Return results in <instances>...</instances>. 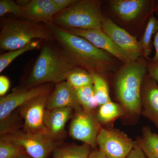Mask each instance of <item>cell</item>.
<instances>
[{
	"label": "cell",
	"instance_id": "11",
	"mask_svg": "<svg viewBox=\"0 0 158 158\" xmlns=\"http://www.w3.org/2000/svg\"><path fill=\"white\" fill-rule=\"evenodd\" d=\"M50 94L37 97L18 109L23 119V131L48 134L44 119Z\"/></svg>",
	"mask_w": 158,
	"mask_h": 158
},
{
	"label": "cell",
	"instance_id": "30",
	"mask_svg": "<svg viewBox=\"0 0 158 158\" xmlns=\"http://www.w3.org/2000/svg\"><path fill=\"white\" fill-rule=\"evenodd\" d=\"M146 155L144 153L141 148L140 147L137 141L131 152L126 158H146Z\"/></svg>",
	"mask_w": 158,
	"mask_h": 158
},
{
	"label": "cell",
	"instance_id": "33",
	"mask_svg": "<svg viewBox=\"0 0 158 158\" xmlns=\"http://www.w3.org/2000/svg\"><path fill=\"white\" fill-rule=\"evenodd\" d=\"M155 13H156L158 17V11L155 12ZM154 45L155 48L156 52L154 56L153 57L152 60L155 61V60H158V32L155 36Z\"/></svg>",
	"mask_w": 158,
	"mask_h": 158
},
{
	"label": "cell",
	"instance_id": "19",
	"mask_svg": "<svg viewBox=\"0 0 158 158\" xmlns=\"http://www.w3.org/2000/svg\"><path fill=\"white\" fill-rule=\"evenodd\" d=\"M125 115V111L121 105L111 100L100 106L96 116L100 124H105Z\"/></svg>",
	"mask_w": 158,
	"mask_h": 158
},
{
	"label": "cell",
	"instance_id": "9",
	"mask_svg": "<svg viewBox=\"0 0 158 158\" xmlns=\"http://www.w3.org/2000/svg\"><path fill=\"white\" fill-rule=\"evenodd\" d=\"M102 30L127 55L131 61L143 57L140 42L110 18L102 16Z\"/></svg>",
	"mask_w": 158,
	"mask_h": 158
},
{
	"label": "cell",
	"instance_id": "24",
	"mask_svg": "<svg viewBox=\"0 0 158 158\" xmlns=\"http://www.w3.org/2000/svg\"><path fill=\"white\" fill-rule=\"evenodd\" d=\"M66 81L74 89L93 85V78L91 73L80 67H76L73 69L69 74Z\"/></svg>",
	"mask_w": 158,
	"mask_h": 158
},
{
	"label": "cell",
	"instance_id": "3",
	"mask_svg": "<svg viewBox=\"0 0 158 158\" xmlns=\"http://www.w3.org/2000/svg\"><path fill=\"white\" fill-rule=\"evenodd\" d=\"M76 67L59 47L46 44L35 61L25 88L46 84L57 85L65 81L69 74Z\"/></svg>",
	"mask_w": 158,
	"mask_h": 158
},
{
	"label": "cell",
	"instance_id": "8",
	"mask_svg": "<svg viewBox=\"0 0 158 158\" xmlns=\"http://www.w3.org/2000/svg\"><path fill=\"white\" fill-rule=\"evenodd\" d=\"M93 112L82 110L76 112L69 127V135L92 148L96 147L97 138L101 127Z\"/></svg>",
	"mask_w": 158,
	"mask_h": 158
},
{
	"label": "cell",
	"instance_id": "16",
	"mask_svg": "<svg viewBox=\"0 0 158 158\" xmlns=\"http://www.w3.org/2000/svg\"><path fill=\"white\" fill-rule=\"evenodd\" d=\"M110 3L114 13L126 22L133 21L143 11L153 9L156 5L147 0H113Z\"/></svg>",
	"mask_w": 158,
	"mask_h": 158
},
{
	"label": "cell",
	"instance_id": "1",
	"mask_svg": "<svg viewBox=\"0 0 158 158\" xmlns=\"http://www.w3.org/2000/svg\"><path fill=\"white\" fill-rule=\"evenodd\" d=\"M63 53L77 67L90 73L106 74L115 69L113 57L109 53L98 48L79 36L62 28L53 22L46 24Z\"/></svg>",
	"mask_w": 158,
	"mask_h": 158
},
{
	"label": "cell",
	"instance_id": "21",
	"mask_svg": "<svg viewBox=\"0 0 158 158\" xmlns=\"http://www.w3.org/2000/svg\"><path fill=\"white\" fill-rule=\"evenodd\" d=\"M158 32V19L152 12L149 18L144 30V34L139 42L143 52V57L148 58L152 52V41L154 35Z\"/></svg>",
	"mask_w": 158,
	"mask_h": 158
},
{
	"label": "cell",
	"instance_id": "7",
	"mask_svg": "<svg viewBox=\"0 0 158 158\" xmlns=\"http://www.w3.org/2000/svg\"><path fill=\"white\" fill-rule=\"evenodd\" d=\"M135 144L123 131L101 128L97 138L99 149L108 158H126Z\"/></svg>",
	"mask_w": 158,
	"mask_h": 158
},
{
	"label": "cell",
	"instance_id": "34",
	"mask_svg": "<svg viewBox=\"0 0 158 158\" xmlns=\"http://www.w3.org/2000/svg\"><path fill=\"white\" fill-rule=\"evenodd\" d=\"M89 158H108L99 150L92 151Z\"/></svg>",
	"mask_w": 158,
	"mask_h": 158
},
{
	"label": "cell",
	"instance_id": "27",
	"mask_svg": "<svg viewBox=\"0 0 158 158\" xmlns=\"http://www.w3.org/2000/svg\"><path fill=\"white\" fill-rule=\"evenodd\" d=\"M26 153L21 146L0 140V158H16Z\"/></svg>",
	"mask_w": 158,
	"mask_h": 158
},
{
	"label": "cell",
	"instance_id": "29",
	"mask_svg": "<svg viewBox=\"0 0 158 158\" xmlns=\"http://www.w3.org/2000/svg\"><path fill=\"white\" fill-rule=\"evenodd\" d=\"M148 74L158 84V60L148 62Z\"/></svg>",
	"mask_w": 158,
	"mask_h": 158
},
{
	"label": "cell",
	"instance_id": "14",
	"mask_svg": "<svg viewBox=\"0 0 158 158\" xmlns=\"http://www.w3.org/2000/svg\"><path fill=\"white\" fill-rule=\"evenodd\" d=\"M142 114L158 128V84L147 73L141 92Z\"/></svg>",
	"mask_w": 158,
	"mask_h": 158
},
{
	"label": "cell",
	"instance_id": "6",
	"mask_svg": "<svg viewBox=\"0 0 158 158\" xmlns=\"http://www.w3.org/2000/svg\"><path fill=\"white\" fill-rule=\"evenodd\" d=\"M1 139L21 146L32 158H48L59 144L46 133L28 132L23 130L1 136Z\"/></svg>",
	"mask_w": 158,
	"mask_h": 158
},
{
	"label": "cell",
	"instance_id": "2",
	"mask_svg": "<svg viewBox=\"0 0 158 158\" xmlns=\"http://www.w3.org/2000/svg\"><path fill=\"white\" fill-rule=\"evenodd\" d=\"M145 59L142 57L123 64L115 76L114 88L116 98L126 115L128 116H138L141 112V89L148 73V62Z\"/></svg>",
	"mask_w": 158,
	"mask_h": 158
},
{
	"label": "cell",
	"instance_id": "25",
	"mask_svg": "<svg viewBox=\"0 0 158 158\" xmlns=\"http://www.w3.org/2000/svg\"><path fill=\"white\" fill-rule=\"evenodd\" d=\"M75 89L83 110L87 112H93L94 109L99 106L94 94L93 85Z\"/></svg>",
	"mask_w": 158,
	"mask_h": 158
},
{
	"label": "cell",
	"instance_id": "26",
	"mask_svg": "<svg viewBox=\"0 0 158 158\" xmlns=\"http://www.w3.org/2000/svg\"><path fill=\"white\" fill-rule=\"evenodd\" d=\"M21 118L22 117L19 111L16 113L14 111L6 118L0 120L1 136L14 132L20 130L21 128H23V123L21 121Z\"/></svg>",
	"mask_w": 158,
	"mask_h": 158
},
{
	"label": "cell",
	"instance_id": "36",
	"mask_svg": "<svg viewBox=\"0 0 158 158\" xmlns=\"http://www.w3.org/2000/svg\"><path fill=\"white\" fill-rule=\"evenodd\" d=\"M16 158H32L31 157L29 156L27 153L23 155L19 156Z\"/></svg>",
	"mask_w": 158,
	"mask_h": 158
},
{
	"label": "cell",
	"instance_id": "17",
	"mask_svg": "<svg viewBox=\"0 0 158 158\" xmlns=\"http://www.w3.org/2000/svg\"><path fill=\"white\" fill-rule=\"evenodd\" d=\"M59 12L52 0H32L24 7L21 19L47 24L52 22L54 16Z\"/></svg>",
	"mask_w": 158,
	"mask_h": 158
},
{
	"label": "cell",
	"instance_id": "10",
	"mask_svg": "<svg viewBox=\"0 0 158 158\" xmlns=\"http://www.w3.org/2000/svg\"><path fill=\"white\" fill-rule=\"evenodd\" d=\"M51 84H44L31 88L15 89L10 94L0 98V120L5 119L15 110L37 97L50 94Z\"/></svg>",
	"mask_w": 158,
	"mask_h": 158
},
{
	"label": "cell",
	"instance_id": "5",
	"mask_svg": "<svg viewBox=\"0 0 158 158\" xmlns=\"http://www.w3.org/2000/svg\"><path fill=\"white\" fill-rule=\"evenodd\" d=\"M101 4L98 0H77L55 15L52 22L64 29L102 30Z\"/></svg>",
	"mask_w": 158,
	"mask_h": 158
},
{
	"label": "cell",
	"instance_id": "37",
	"mask_svg": "<svg viewBox=\"0 0 158 158\" xmlns=\"http://www.w3.org/2000/svg\"><path fill=\"white\" fill-rule=\"evenodd\" d=\"M157 11H158V2L156 4L154 8L153 9V12L154 13L157 12Z\"/></svg>",
	"mask_w": 158,
	"mask_h": 158
},
{
	"label": "cell",
	"instance_id": "20",
	"mask_svg": "<svg viewBox=\"0 0 158 158\" xmlns=\"http://www.w3.org/2000/svg\"><path fill=\"white\" fill-rule=\"evenodd\" d=\"M92 148L84 144L57 147L52 153L53 158H89Z\"/></svg>",
	"mask_w": 158,
	"mask_h": 158
},
{
	"label": "cell",
	"instance_id": "18",
	"mask_svg": "<svg viewBox=\"0 0 158 158\" xmlns=\"http://www.w3.org/2000/svg\"><path fill=\"white\" fill-rule=\"evenodd\" d=\"M136 141L147 158H158V134L152 132L149 126L142 128L141 137Z\"/></svg>",
	"mask_w": 158,
	"mask_h": 158
},
{
	"label": "cell",
	"instance_id": "23",
	"mask_svg": "<svg viewBox=\"0 0 158 158\" xmlns=\"http://www.w3.org/2000/svg\"><path fill=\"white\" fill-rule=\"evenodd\" d=\"M34 40L22 48L10 51L0 56V72H2L13 61L20 55L26 52L37 49L40 48L41 41Z\"/></svg>",
	"mask_w": 158,
	"mask_h": 158
},
{
	"label": "cell",
	"instance_id": "12",
	"mask_svg": "<svg viewBox=\"0 0 158 158\" xmlns=\"http://www.w3.org/2000/svg\"><path fill=\"white\" fill-rule=\"evenodd\" d=\"M65 30L87 40L98 48L109 53L123 64L131 62L127 55L102 30H83L73 28Z\"/></svg>",
	"mask_w": 158,
	"mask_h": 158
},
{
	"label": "cell",
	"instance_id": "32",
	"mask_svg": "<svg viewBox=\"0 0 158 158\" xmlns=\"http://www.w3.org/2000/svg\"><path fill=\"white\" fill-rule=\"evenodd\" d=\"M10 87V81L8 78L5 76H0V95L5 96Z\"/></svg>",
	"mask_w": 158,
	"mask_h": 158
},
{
	"label": "cell",
	"instance_id": "13",
	"mask_svg": "<svg viewBox=\"0 0 158 158\" xmlns=\"http://www.w3.org/2000/svg\"><path fill=\"white\" fill-rule=\"evenodd\" d=\"M70 108L76 112L83 110L77 97L75 89L66 81L56 85L49 94L46 110Z\"/></svg>",
	"mask_w": 158,
	"mask_h": 158
},
{
	"label": "cell",
	"instance_id": "4",
	"mask_svg": "<svg viewBox=\"0 0 158 158\" xmlns=\"http://www.w3.org/2000/svg\"><path fill=\"white\" fill-rule=\"evenodd\" d=\"M0 48L12 51L23 47L35 39L52 41L54 37L47 26L17 19H6L2 23Z\"/></svg>",
	"mask_w": 158,
	"mask_h": 158
},
{
	"label": "cell",
	"instance_id": "15",
	"mask_svg": "<svg viewBox=\"0 0 158 158\" xmlns=\"http://www.w3.org/2000/svg\"><path fill=\"white\" fill-rule=\"evenodd\" d=\"M74 110L70 108L46 110L44 123L49 136L59 142L65 134V125L73 116Z\"/></svg>",
	"mask_w": 158,
	"mask_h": 158
},
{
	"label": "cell",
	"instance_id": "28",
	"mask_svg": "<svg viewBox=\"0 0 158 158\" xmlns=\"http://www.w3.org/2000/svg\"><path fill=\"white\" fill-rule=\"evenodd\" d=\"M24 7H21L11 0L0 1V16L2 17L7 13L12 14L21 19L23 15Z\"/></svg>",
	"mask_w": 158,
	"mask_h": 158
},
{
	"label": "cell",
	"instance_id": "35",
	"mask_svg": "<svg viewBox=\"0 0 158 158\" xmlns=\"http://www.w3.org/2000/svg\"><path fill=\"white\" fill-rule=\"evenodd\" d=\"M31 1H28V0H19V1H16V3L18 5L21 7H25L28 4L30 3Z\"/></svg>",
	"mask_w": 158,
	"mask_h": 158
},
{
	"label": "cell",
	"instance_id": "31",
	"mask_svg": "<svg viewBox=\"0 0 158 158\" xmlns=\"http://www.w3.org/2000/svg\"><path fill=\"white\" fill-rule=\"evenodd\" d=\"M52 1L60 12L71 6L77 0H52Z\"/></svg>",
	"mask_w": 158,
	"mask_h": 158
},
{
	"label": "cell",
	"instance_id": "22",
	"mask_svg": "<svg viewBox=\"0 0 158 158\" xmlns=\"http://www.w3.org/2000/svg\"><path fill=\"white\" fill-rule=\"evenodd\" d=\"M93 78L94 94L99 106L111 101L109 86L102 75L95 73H90Z\"/></svg>",
	"mask_w": 158,
	"mask_h": 158
}]
</instances>
